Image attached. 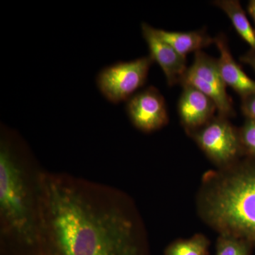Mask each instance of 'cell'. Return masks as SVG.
<instances>
[{
	"label": "cell",
	"mask_w": 255,
	"mask_h": 255,
	"mask_svg": "<svg viewBox=\"0 0 255 255\" xmlns=\"http://www.w3.org/2000/svg\"><path fill=\"white\" fill-rule=\"evenodd\" d=\"M42 221L55 255H140L122 209L71 181L41 184Z\"/></svg>",
	"instance_id": "6da1fadb"
},
{
	"label": "cell",
	"mask_w": 255,
	"mask_h": 255,
	"mask_svg": "<svg viewBox=\"0 0 255 255\" xmlns=\"http://www.w3.org/2000/svg\"><path fill=\"white\" fill-rule=\"evenodd\" d=\"M201 213L219 231L255 246V161L231 169L203 192Z\"/></svg>",
	"instance_id": "7a4b0ae2"
},
{
	"label": "cell",
	"mask_w": 255,
	"mask_h": 255,
	"mask_svg": "<svg viewBox=\"0 0 255 255\" xmlns=\"http://www.w3.org/2000/svg\"><path fill=\"white\" fill-rule=\"evenodd\" d=\"M16 147L1 137L0 146V211L10 231L28 244L34 241L31 197Z\"/></svg>",
	"instance_id": "3957f363"
},
{
	"label": "cell",
	"mask_w": 255,
	"mask_h": 255,
	"mask_svg": "<svg viewBox=\"0 0 255 255\" xmlns=\"http://www.w3.org/2000/svg\"><path fill=\"white\" fill-rule=\"evenodd\" d=\"M154 61L150 55L128 62H118L100 70L96 83L109 102L128 101L147 81Z\"/></svg>",
	"instance_id": "277c9868"
},
{
	"label": "cell",
	"mask_w": 255,
	"mask_h": 255,
	"mask_svg": "<svg viewBox=\"0 0 255 255\" xmlns=\"http://www.w3.org/2000/svg\"><path fill=\"white\" fill-rule=\"evenodd\" d=\"M179 83L191 86L208 96L216 104L219 115L233 117L235 114L232 100L220 73L217 60L203 52L195 53L192 65L187 68Z\"/></svg>",
	"instance_id": "5b68a950"
},
{
	"label": "cell",
	"mask_w": 255,
	"mask_h": 255,
	"mask_svg": "<svg viewBox=\"0 0 255 255\" xmlns=\"http://www.w3.org/2000/svg\"><path fill=\"white\" fill-rule=\"evenodd\" d=\"M193 133L201 150L219 165L231 164L243 151L239 131L222 116L214 117Z\"/></svg>",
	"instance_id": "8992f818"
},
{
	"label": "cell",
	"mask_w": 255,
	"mask_h": 255,
	"mask_svg": "<svg viewBox=\"0 0 255 255\" xmlns=\"http://www.w3.org/2000/svg\"><path fill=\"white\" fill-rule=\"evenodd\" d=\"M126 110L132 124L143 132L154 131L168 123L165 100L153 86L132 96L128 101Z\"/></svg>",
	"instance_id": "52a82bcc"
},
{
	"label": "cell",
	"mask_w": 255,
	"mask_h": 255,
	"mask_svg": "<svg viewBox=\"0 0 255 255\" xmlns=\"http://www.w3.org/2000/svg\"><path fill=\"white\" fill-rule=\"evenodd\" d=\"M142 36L150 51V56L158 64L167 79L169 86L180 82L187 70V58L179 54L173 47L164 41L157 33V28L143 22L141 23Z\"/></svg>",
	"instance_id": "ba28073f"
},
{
	"label": "cell",
	"mask_w": 255,
	"mask_h": 255,
	"mask_svg": "<svg viewBox=\"0 0 255 255\" xmlns=\"http://www.w3.org/2000/svg\"><path fill=\"white\" fill-rule=\"evenodd\" d=\"M216 104L208 96L191 86H183L178 104L181 122L190 131L199 128L214 118Z\"/></svg>",
	"instance_id": "9c48e42d"
},
{
	"label": "cell",
	"mask_w": 255,
	"mask_h": 255,
	"mask_svg": "<svg viewBox=\"0 0 255 255\" xmlns=\"http://www.w3.org/2000/svg\"><path fill=\"white\" fill-rule=\"evenodd\" d=\"M214 43L220 53L217 59L220 73L226 86L231 87L242 98L255 93V81L245 73L233 58L224 35L215 37Z\"/></svg>",
	"instance_id": "30bf717a"
},
{
	"label": "cell",
	"mask_w": 255,
	"mask_h": 255,
	"mask_svg": "<svg viewBox=\"0 0 255 255\" xmlns=\"http://www.w3.org/2000/svg\"><path fill=\"white\" fill-rule=\"evenodd\" d=\"M159 36L171 45L179 54L186 57L191 52L201 51L202 48L214 43V38L204 30L177 32L157 29Z\"/></svg>",
	"instance_id": "8fae6325"
},
{
	"label": "cell",
	"mask_w": 255,
	"mask_h": 255,
	"mask_svg": "<svg viewBox=\"0 0 255 255\" xmlns=\"http://www.w3.org/2000/svg\"><path fill=\"white\" fill-rule=\"evenodd\" d=\"M213 4L223 10L231 19L233 26L243 38L255 51V30L252 27L246 12L238 0H217Z\"/></svg>",
	"instance_id": "7c38bea8"
},
{
	"label": "cell",
	"mask_w": 255,
	"mask_h": 255,
	"mask_svg": "<svg viewBox=\"0 0 255 255\" xmlns=\"http://www.w3.org/2000/svg\"><path fill=\"white\" fill-rule=\"evenodd\" d=\"M210 243L203 235L189 239L179 240L169 245L164 255H208Z\"/></svg>",
	"instance_id": "4fadbf2b"
},
{
	"label": "cell",
	"mask_w": 255,
	"mask_h": 255,
	"mask_svg": "<svg viewBox=\"0 0 255 255\" xmlns=\"http://www.w3.org/2000/svg\"><path fill=\"white\" fill-rule=\"evenodd\" d=\"M251 245L240 238L220 235L216 244V255H250Z\"/></svg>",
	"instance_id": "5bb4252c"
},
{
	"label": "cell",
	"mask_w": 255,
	"mask_h": 255,
	"mask_svg": "<svg viewBox=\"0 0 255 255\" xmlns=\"http://www.w3.org/2000/svg\"><path fill=\"white\" fill-rule=\"evenodd\" d=\"M239 135L243 150L255 157V121L247 119Z\"/></svg>",
	"instance_id": "9a60e30c"
},
{
	"label": "cell",
	"mask_w": 255,
	"mask_h": 255,
	"mask_svg": "<svg viewBox=\"0 0 255 255\" xmlns=\"http://www.w3.org/2000/svg\"><path fill=\"white\" fill-rule=\"evenodd\" d=\"M242 99V112L248 119L255 121V93Z\"/></svg>",
	"instance_id": "2e32d148"
},
{
	"label": "cell",
	"mask_w": 255,
	"mask_h": 255,
	"mask_svg": "<svg viewBox=\"0 0 255 255\" xmlns=\"http://www.w3.org/2000/svg\"><path fill=\"white\" fill-rule=\"evenodd\" d=\"M241 61L248 64L250 66L254 69L255 71V51L254 50H251L246 54L241 56Z\"/></svg>",
	"instance_id": "e0dca14e"
},
{
	"label": "cell",
	"mask_w": 255,
	"mask_h": 255,
	"mask_svg": "<svg viewBox=\"0 0 255 255\" xmlns=\"http://www.w3.org/2000/svg\"><path fill=\"white\" fill-rule=\"evenodd\" d=\"M248 12L251 15L255 23V0L250 1L248 6Z\"/></svg>",
	"instance_id": "ac0fdd59"
}]
</instances>
